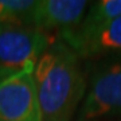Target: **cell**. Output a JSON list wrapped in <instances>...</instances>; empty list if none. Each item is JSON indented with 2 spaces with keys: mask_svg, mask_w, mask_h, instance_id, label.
<instances>
[{
  "mask_svg": "<svg viewBox=\"0 0 121 121\" xmlns=\"http://www.w3.org/2000/svg\"><path fill=\"white\" fill-rule=\"evenodd\" d=\"M121 116V55L108 56L90 73L78 121Z\"/></svg>",
  "mask_w": 121,
  "mask_h": 121,
  "instance_id": "cell-2",
  "label": "cell"
},
{
  "mask_svg": "<svg viewBox=\"0 0 121 121\" xmlns=\"http://www.w3.org/2000/svg\"><path fill=\"white\" fill-rule=\"evenodd\" d=\"M85 0H38L32 27L40 31L58 30L60 34L75 30L89 8Z\"/></svg>",
  "mask_w": 121,
  "mask_h": 121,
  "instance_id": "cell-6",
  "label": "cell"
},
{
  "mask_svg": "<svg viewBox=\"0 0 121 121\" xmlns=\"http://www.w3.org/2000/svg\"><path fill=\"white\" fill-rule=\"evenodd\" d=\"M32 70L0 79V121H42Z\"/></svg>",
  "mask_w": 121,
  "mask_h": 121,
  "instance_id": "cell-4",
  "label": "cell"
},
{
  "mask_svg": "<svg viewBox=\"0 0 121 121\" xmlns=\"http://www.w3.org/2000/svg\"><path fill=\"white\" fill-rule=\"evenodd\" d=\"M38 0H0V23L32 27Z\"/></svg>",
  "mask_w": 121,
  "mask_h": 121,
  "instance_id": "cell-7",
  "label": "cell"
},
{
  "mask_svg": "<svg viewBox=\"0 0 121 121\" xmlns=\"http://www.w3.org/2000/svg\"><path fill=\"white\" fill-rule=\"evenodd\" d=\"M121 16V0H98L89 4L83 20L77 28H90Z\"/></svg>",
  "mask_w": 121,
  "mask_h": 121,
  "instance_id": "cell-8",
  "label": "cell"
},
{
  "mask_svg": "<svg viewBox=\"0 0 121 121\" xmlns=\"http://www.w3.org/2000/svg\"><path fill=\"white\" fill-rule=\"evenodd\" d=\"M79 56L62 40L51 42L32 70L42 121H70L86 93Z\"/></svg>",
  "mask_w": 121,
  "mask_h": 121,
  "instance_id": "cell-1",
  "label": "cell"
},
{
  "mask_svg": "<svg viewBox=\"0 0 121 121\" xmlns=\"http://www.w3.org/2000/svg\"><path fill=\"white\" fill-rule=\"evenodd\" d=\"M59 36L79 58L121 55V16L90 28H75Z\"/></svg>",
  "mask_w": 121,
  "mask_h": 121,
  "instance_id": "cell-5",
  "label": "cell"
},
{
  "mask_svg": "<svg viewBox=\"0 0 121 121\" xmlns=\"http://www.w3.org/2000/svg\"><path fill=\"white\" fill-rule=\"evenodd\" d=\"M51 44L47 32L30 26L0 23V79L22 70L34 69Z\"/></svg>",
  "mask_w": 121,
  "mask_h": 121,
  "instance_id": "cell-3",
  "label": "cell"
}]
</instances>
